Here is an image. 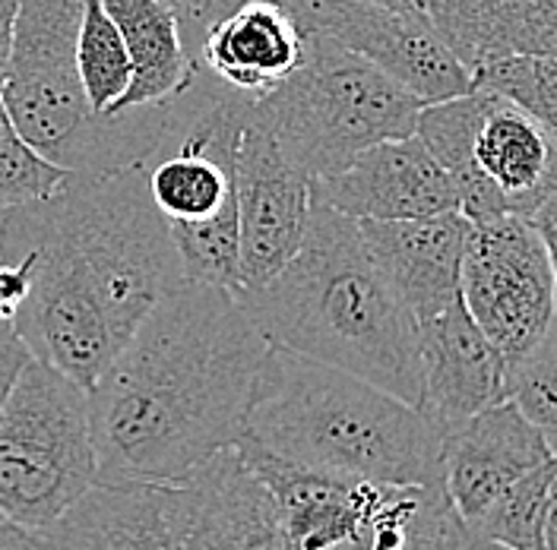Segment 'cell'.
<instances>
[{
	"instance_id": "obj_1",
	"label": "cell",
	"mask_w": 557,
	"mask_h": 550,
	"mask_svg": "<svg viewBox=\"0 0 557 550\" xmlns=\"http://www.w3.org/2000/svg\"><path fill=\"white\" fill-rule=\"evenodd\" d=\"M33 257L29 298L13 333L33 358L86 392L139 320L184 278L172 228L156 209L146 162L73 174L26 207L0 212V260Z\"/></svg>"
},
{
	"instance_id": "obj_2",
	"label": "cell",
	"mask_w": 557,
	"mask_h": 550,
	"mask_svg": "<svg viewBox=\"0 0 557 550\" xmlns=\"http://www.w3.org/2000/svg\"><path fill=\"white\" fill-rule=\"evenodd\" d=\"M267 351L235 291L172 288L89 389L99 482L177 484L238 447Z\"/></svg>"
},
{
	"instance_id": "obj_3",
	"label": "cell",
	"mask_w": 557,
	"mask_h": 550,
	"mask_svg": "<svg viewBox=\"0 0 557 550\" xmlns=\"http://www.w3.org/2000/svg\"><path fill=\"white\" fill-rule=\"evenodd\" d=\"M238 298L270 345L333 364L421 409L418 320L371 260L358 222L313 190L295 257Z\"/></svg>"
},
{
	"instance_id": "obj_4",
	"label": "cell",
	"mask_w": 557,
	"mask_h": 550,
	"mask_svg": "<svg viewBox=\"0 0 557 550\" xmlns=\"http://www.w3.org/2000/svg\"><path fill=\"white\" fill-rule=\"evenodd\" d=\"M238 443L346 482L444 487V430L428 414L276 345L260 364Z\"/></svg>"
},
{
	"instance_id": "obj_5",
	"label": "cell",
	"mask_w": 557,
	"mask_h": 550,
	"mask_svg": "<svg viewBox=\"0 0 557 550\" xmlns=\"http://www.w3.org/2000/svg\"><path fill=\"white\" fill-rule=\"evenodd\" d=\"M86 0H20L0 102L38 155L73 174L146 162L172 124V102L96 114L76 73Z\"/></svg>"
},
{
	"instance_id": "obj_6",
	"label": "cell",
	"mask_w": 557,
	"mask_h": 550,
	"mask_svg": "<svg viewBox=\"0 0 557 550\" xmlns=\"http://www.w3.org/2000/svg\"><path fill=\"white\" fill-rule=\"evenodd\" d=\"M421 108L418 96L361 54L308 33L301 67L253 99L250 121L270 130L313 184L343 172L374 142L412 137Z\"/></svg>"
},
{
	"instance_id": "obj_7",
	"label": "cell",
	"mask_w": 557,
	"mask_h": 550,
	"mask_svg": "<svg viewBox=\"0 0 557 550\" xmlns=\"http://www.w3.org/2000/svg\"><path fill=\"white\" fill-rule=\"evenodd\" d=\"M416 137L450 174L469 222L529 218L557 190V139L494 89L475 86L466 96L424 104Z\"/></svg>"
},
{
	"instance_id": "obj_8",
	"label": "cell",
	"mask_w": 557,
	"mask_h": 550,
	"mask_svg": "<svg viewBox=\"0 0 557 550\" xmlns=\"http://www.w3.org/2000/svg\"><path fill=\"white\" fill-rule=\"evenodd\" d=\"M96 482L89 392L33 358L0 412V516L41 532Z\"/></svg>"
},
{
	"instance_id": "obj_9",
	"label": "cell",
	"mask_w": 557,
	"mask_h": 550,
	"mask_svg": "<svg viewBox=\"0 0 557 550\" xmlns=\"http://www.w3.org/2000/svg\"><path fill=\"white\" fill-rule=\"evenodd\" d=\"M459 298L510 374L542 342L557 313L548 250L529 218L494 215L472 222Z\"/></svg>"
},
{
	"instance_id": "obj_10",
	"label": "cell",
	"mask_w": 557,
	"mask_h": 550,
	"mask_svg": "<svg viewBox=\"0 0 557 550\" xmlns=\"http://www.w3.org/2000/svg\"><path fill=\"white\" fill-rule=\"evenodd\" d=\"M292 20L301 33L333 38L393 76L424 104L447 102L475 89L466 67L428 16L371 0H305Z\"/></svg>"
},
{
	"instance_id": "obj_11",
	"label": "cell",
	"mask_w": 557,
	"mask_h": 550,
	"mask_svg": "<svg viewBox=\"0 0 557 550\" xmlns=\"http://www.w3.org/2000/svg\"><path fill=\"white\" fill-rule=\"evenodd\" d=\"M235 203L244 291H250L295 257L311 209V177L250 117L235 149Z\"/></svg>"
},
{
	"instance_id": "obj_12",
	"label": "cell",
	"mask_w": 557,
	"mask_h": 550,
	"mask_svg": "<svg viewBox=\"0 0 557 550\" xmlns=\"http://www.w3.org/2000/svg\"><path fill=\"white\" fill-rule=\"evenodd\" d=\"M172 487L181 550H292L276 497L238 447L219 449Z\"/></svg>"
},
{
	"instance_id": "obj_13",
	"label": "cell",
	"mask_w": 557,
	"mask_h": 550,
	"mask_svg": "<svg viewBox=\"0 0 557 550\" xmlns=\"http://www.w3.org/2000/svg\"><path fill=\"white\" fill-rule=\"evenodd\" d=\"M311 190L355 222L428 218L459 209L450 174L416 134L361 149L343 172L313 180Z\"/></svg>"
},
{
	"instance_id": "obj_14",
	"label": "cell",
	"mask_w": 557,
	"mask_h": 550,
	"mask_svg": "<svg viewBox=\"0 0 557 550\" xmlns=\"http://www.w3.org/2000/svg\"><path fill=\"white\" fill-rule=\"evenodd\" d=\"M552 449L535 424L504 399L444 430V493L462 525H475L487 507L522 475L545 465Z\"/></svg>"
},
{
	"instance_id": "obj_15",
	"label": "cell",
	"mask_w": 557,
	"mask_h": 550,
	"mask_svg": "<svg viewBox=\"0 0 557 550\" xmlns=\"http://www.w3.org/2000/svg\"><path fill=\"white\" fill-rule=\"evenodd\" d=\"M364 247L418 323L459 301V273L472 222L459 212L399 222H358Z\"/></svg>"
},
{
	"instance_id": "obj_16",
	"label": "cell",
	"mask_w": 557,
	"mask_h": 550,
	"mask_svg": "<svg viewBox=\"0 0 557 550\" xmlns=\"http://www.w3.org/2000/svg\"><path fill=\"white\" fill-rule=\"evenodd\" d=\"M421 345V412L441 430L507 399V367L462 298L418 323Z\"/></svg>"
},
{
	"instance_id": "obj_17",
	"label": "cell",
	"mask_w": 557,
	"mask_h": 550,
	"mask_svg": "<svg viewBox=\"0 0 557 550\" xmlns=\"http://www.w3.org/2000/svg\"><path fill=\"white\" fill-rule=\"evenodd\" d=\"M38 535L48 550H181L174 487L96 482Z\"/></svg>"
},
{
	"instance_id": "obj_18",
	"label": "cell",
	"mask_w": 557,
	"mask_h": 550,
	"mask_svg": "<svg viewBox=\"0 0 557 550\" xmlns=\"http://www.w3.org/2000/svg\"><path fill=\"white\" fill-rule=\"evenodd\" d=\"M308 35L273 0H244L235 13L215 23L200 48V70L222 86L260 99L301 67Z\"/></svg>"
},
{
	"instance_id": "obj_19",
	"label": "cell",
	"mask_w": 557,
	"mask_h": 550,
	"mask_svg": "<svg viewBox=\"0 0 557 550\" xmlns=\"http://www.w3.org/2000/svg\"><path fill=\"white\" fill-rule=\"evenodd\" d=\"M250 468L276 497L292 550H330L351 538L368 516L377 487L371 482H346L278 462L260 449L238 443Z\"/></svg>"
},
{
	"instance_id": "obj_20",
	"label": "cell",
	"mask_w": 557,
	"mask_h": 550,
	"mask_svg": "<svg viewBox=\"0 0 557 550\" xmlns=\"http://www.w3.org/2000/svg\"><path fill=\"white\" fill-rule=\"evenodd\" d=\"M424 16L472 73L510 54L557 58V0H428Z\"/></svg>"
},
{
	"instance_id": "obj_21",
	"label": "cell",
	"mask_w": 557,
	"mask_h": 550,
	"mask_svg": "<svg viewBox=\"0 0 557 550\" xmlns=\"http://www.w3.org/2000/svg\"><path fill=\"white\" fill-rule=\"evenodd\" d=\"M131 58V86L114 111L177 99L197 76L174 16L159 0H102ZM111 111V114H114Z\"/></svg>"
},
{
	"instance_id": "obj_22",
	"label": "cell",
	"mask_w": 557,
	"mask_h": 550,
	"mask_svg": "<svg viewBox=\"0 0 557 550\" xmlns=\"http://www.w3.org/2000/svg\"><path fill=\"white\" fill-rule=\"evenodd\" d=\"M453 522L444 487L381 484L361 528L330 550H447Z\"/></svg>"
},
{
	"instance_id": "obj_23",
	"label": "cell",
	"mask_w": 557,
	"mask_h": 550,
	"mask_svg": "<svg viewBox=\"0 0 557 550\" xmlns=\"http://www.w3.org/2000/svg\"><path fill=\"white\" fill-rule=\"evenodd\" d=\"M76 73L86 102L96 114H111L131 86V58L102 0L83 3V20L76 35Z\"/></svg>"
},
{
	"instance_id": "obj_24",
	"label": "cell",
	"mask_w": 557,
	"mask_h": 550,
	"mask_svg": "<svg viewBox=\"0 0 557 550\" xmlns=\"http://www.w3.org/2000/svg\"><path fill=\"white\" fill-rule=\"evenodd\" d=\"M555 472L557 459H548L545 465L532 468L520 482L510 484L469 528L507 550H545L542 525H545L548 484Z\"/></svg>"
},
{
	"instance_id": "obj_25",
	"label": "cell",
	"mask_w": 557,
	"mask_h": 550,
	"mask_svg": "<svg viewBox=\"0 0 557 550\" xmlns=\"http://www.w3.org/2000/svg\"><path fill=\"white\" fill-rule=\"evenodd\" d=\"M472 83L494 89L525 108L557 139V58L510 54L487 61L472 73Z\"/></svg>"
},
{
	"instance_id": "obj_26",
	"label": "cell",
	"mask_w": 557,
	"mask_h": 550,
	"mask_svg": "<svg viewBox=\"0 0 557 550\" xmlns=\"http://www.w3.org/2000/svg\"><path fill=\"white\" fill-rule=\"evenodd\" d=\"M507 399L535 424L557 459V313L542 342L507 374Z\"/></svg>"
},
{
	"instance_id": "obj_27",
	"label": "cell",
	"mask_w": 557,
	"mask_h": 550,
	"mask_svg": "<svg viewBox=\"0 0 557 550\" xmlns=\"http://www.w3.org/2000/svg\"><path fill=\"white\" fill-rule=\"evenodd\" d=\"M67 174L35 152L0 102V209L26 207L51 197Z\"/></svg>"
},
{
	"instance_id": "obj_28",
	"label": "cell",
	"mask_w": 557,
	"mask_h": 550,
	"mask_svg": "<svg viewBox=\"0 0 557 550\" xmlns=\"http://www.w3.org/2000/svg\"><path fill=\"white\" fill-rule=\"evenodd\" d=\"M159 3L174 16L181 38H184V48H187L190 61L200 70L203 38L215 23H222L228 13H235L244 0H159Z\"/></svg>"
},
{
	"instance_id": "obj_29",
	"label": "cell",
	"mask_w": 557,
	"mask_h": 550,
	"mask_svg": "<svg viewBox=\"0 0 557 550\" xmlns=\"http://www.w3.org/2000/svg\"><path fill=\"white\" fill-rule=\"evenodd\" d=\"M29 285H33V257L29 253L16 257L13 263L0 260V329L13 323L16 310L29 298Z\"/></svg>"
},
{
	"instance_id": "obj_30",
	"label": "cell",
	"mask_w": 557,
	"mask_h": 550,
	"mask_svg": "<svg viewBox=\"0 0 557 550\" xmlns=\"http://www.w3.org/2000/svg\"><path fill=\"white\" fill-rule=\"evenodd\" d=\"M29 361H33L29 345L13 333V326H3L0 329V412H3V405H7V399L13 392V383L23 374V367Z\"/></svg>"
},
{
	"instance_id": "obj_31",
	"label": "cell",
	"mask_w": 557,
	"mask_h": 550,
	"mask_svg": "<svg viewBox=\"0 0 557 550\" xmlns=\"http://www.w3.org/2000/svg\"><path fill=\"white\" fill-rule=\"evenodd\" d=\"M532 228L539 232V238L548 250V263H552V275H555V310H557V190L529 215Z\"/></svg>"
},
{
	"instance_id": "obj_32",
	"label": "cell",
	"mask_w": 557,
	"mask_h": 550,
	"mask_svg": "<svg viewBox=\"0 0 557 550\" xmlns=\"http://www.w3.org/2000/svg\"><path fill=\"white\" fill-rule=\"evenodd\" d=\"M20 0H0V92L10 73V54H13V23H16Z\"/></svg>"
},
{
	"instance_id": "obj_33",
	"label": "cell",
	"mask_w": 557,
	"mask_h": 550,
	"mask_svg": "<svg viewBox=\"0 0 557 550\" xmlns=\"http://www.w3.org/2000/svg\"><path fill=\"white\" fill-rule=\"evenodd\" d=\"M0 550H48L35 528L0 518Z\"/></svg>"
},
{
	"instance_id": "obj_34",
	"label": "cell",
	"mask_w": 557,
	"mask_h": 550,
	"mask_svg": "<svg viewBox=\"0 0 557 550\" xmlns=\"http://www.w3.org/2000/svg\"><path fill=\"white\" fill-rule=\"evenodd\" d=\"M447 550H507V548H500V545L487 541V538H482V535H475L469 525H462L459 516H456V522H453V528H450Z\"/></svg>"
},
{
	"instance_id": "obj_35",
	"label": "cell",
	"mask_w": 557,
	"mask_h": 550,
	"mask_svg": "<svg viewBox=\"0 0 557 550\" xmlns=\"http://www.w3.org/2000/svg\"><path fill=\"white\" fill-rule=\"evenodd\" d=\"M542 545L545 550H557V472L548 484V503H545V525H542Z\"/></svg>"
},
{
	"instance_id": "obj_36",
	"label": "cell",
	"mask_w": 557,
	"mask_h": 550,
	"mask_svg": "<svg viewBox=\"0 0 557 550\" xmlns=\"http://www.w3.org/2000/svg\"><path fill=\"white\" fill-rule=\"evenodd\" d=\"M273 3H278V7H282V10H288V13H295L305 0H273Z\"/></svg>"
},
{
	"instance_id": "obj_37",
	"label": "cell",
	"mask_w": 557,
	"mask_h": 550,
	"mask_svg": "<svg viewBox=\"0 0 557 550\" xmlns=\"http://www.w3.org/2000/svg\"><path fill=\"white\" fill-rule=\"evenodd\" d=\"M0 518H3V516H0Z\"/></svg>"
}]
</instances>
